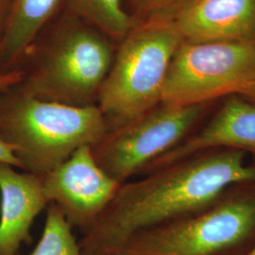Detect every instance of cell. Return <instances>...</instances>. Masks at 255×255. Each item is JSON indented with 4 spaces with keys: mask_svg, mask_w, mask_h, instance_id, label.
Masks as SVG:
<instances>
[{
    "mask_svg": "<svg viewBox=\"0 0 255 255\" xmlns=\"http://www.w3.org/2000/svg\"><path fill=\"white\" fill-rule=\"evenodd\" d=\"M255 182V164L234 148L199 152L122 183L80 246L83 255H118L137 233L202 209L230 188Z\"/></svg>",
    "mask_w": 255,
    "mask_h": 255,
    "instance_id": "1",
    "label": "cell"
},
{
    "mask_svg": "<svg viewBox=\"0 0 255 255\" xmlns=\"http://www.w3.org/2000/svg\"><path fill=\"white\" fill-rule=\"evenodd\" d=\"M107 130L98 105L40 100L16 86L0 93V133L28 173L44 177L78 148L95 146Z\"/></svg>",
    "mask_w": 255,
    "mask_h": 255,
    "instance_id": "2",
    "label": "cell"
},
{
    "mask_svg": "<svg viewBox=\"0 0 255 255\" xmlns=\"http://www.w3.org/2000/svg\"><path fill=\"white\" fill-rule=\"evenodd\" d=\"M182 42V37L166 18L138 23L120 41L97 104L108 130L141 117L161 103L168 66Z\"/></svg>",
    "mask_w": 255,
    "mask_h": 255,
    "instance_id": "3",
    "label": "cell"
},
{
    "mask_svg": "<svg viewBox=\"0 0 255 255\" xmlns=\"http://www.w3.org/2000/svg\"><path fill=\"white\" fill-rule=\"evenodd\" d=\"M68 14L16 87L40 100L94 106L116 51L110 38Z\"/></svg>",
    "mask_w": 255,
    "mask_h": 255,
    "instance_id": "4",
    "label": "cell"
},
{
    "mask_svg": "<svg viewBox=\"0 0 255 255\" xmlns=\"http://www.w3.org/2000/svg\"><path fill=\"white\" fill-rule=\"evenodd\" d=\"M255 237V182L130 237L118 255H236Z\"/></svg>",
    "mask_w": 255,
    "mask_h": 255,
    "instance_id": "5",
    "label": "cell"
},
{
    "mask_svg": "<svg viewBox=\"0 0 255 255\" xmlns=\"http://www.w3.org/2000/svg\"><path fill=\"white\" fill-rule=\"evenodd\" d=\"M255 77V40L182 41L168 66L161 102L208 104L237 95Z\"/></svg>",
    "mask_w": 255,
    "mask_h": 255,
    "instance_id": "6",
    "label": "cell"
},
{
    "mask_svg": "<svg viewBox=\"0 0 255 255\" xmlns=\"http://www.w3.org/2000/svg\"><path fill=\"white\" fill-rule=\"evenodd\" d=\"M209 104L161 102L141 117L107 130L92 146L95 160L117 182H128L191 134Z\"/></svg>",
    "mask_w": 255,
    "mask_h": 255,
    "instance_id": "7",
    "label": "cell"
},
{
    "mask_svg": "<svg viewBox=\"0 0 255 255\" xmlns=\"http://www.w3.org/2000/svg\"><path fill=\"white\" fill-rule=\"evenodd\" d=\"M42 181L49 204L57 205L83 235L96 224L121 185L99 165L89 146L78 148Z\"/></svg>",
    "mask_w": 255,
    "mask_h": 255,
    "instance_id": "8",
    "label": "cell"
},
{
    "mask_svg": "<svg viewBox=\"0 0 255 255\" xmlns=\"http://www.w3.org/2000/svg\"><path fill=\"white\" fill-rule=\"evenodd\" d=\"M162 18L186 42L255 40V0H188Z\"/></svg>",
    "mask_w": 255,
    "mask_h": 255,
    "instance_id": "9",
    "label": "cell"
},
{
    "mask_svg": "<svg viewBox=\"0 0 255 255\" xmlns=\"http://www.w3.org/2000/svg\"><path fill=\"white\" fill-rule=\"evenodd\" d=\"M214 148H234L255 154V104L232 95L201 129L156 159L142 174Z\"/></svg>",
    "mask_w": 255,
    "mask_h": 255,
    "instance_id": "10",
    "label": "cell"
},
{
    "mask_svg": "<svg viewBox=\"0 0 255 255\" xmlns=\"http://www.w3.org/2000/svg\"><path fill=\"white\" fill-rule=\"evenodd\" d=\"M42 177L0 163V255H18L30 241V229L46 209Z\"/></svg>",
    "mask_w": 255,
    "mask_h": 255,
    "instance_id": "11",
    "label": "cell"
},
{
    "mask_svg": "<svg viewBox=\"0 0 255 255\" xmlns=\"http://www.w3.org/2000/svg\"><path fill=\"white\" fill-rule=\"evenodd\" d=\"M66 0H9L0 40V74L13 70L40 31Z\"/></svg>",
    "mask_w": 255,
    "mask_h": 255,
    "instance_id": "12",
    "label": "cell"
},
{
    "mask_svg": "<svg viewBox=\"0 0 255 255\" xmlns=\"http://www.w3.org/2000/svg\"><path fill=\"white\" fill-rule=\"evenodd\" d=\"M65 7L111 40L121 41L138 24L124 9L123 0H66Z\"/></svg>",
    "mask_w": 255,
    "mask_h": 255,
    "instance_id": "13",
    "label": "cell"
},
{
    "mask_svg": "<svg viewBox=\"0 0 255 255\" xmlns=\"http://www.w3.org/2000/svg\"><path fill=\"white\" fill-rule=\"evenodd\" d=\"M72 230L61 209L50 203L46 208L42 237L29 255H83Z\"/></svg>",
    "mask_w": 255,
    "mask_h": 255,
    "instance_id": "14",
    "label": "cell"
},
{
    "mask_svg": "<svg viewBox=\"0 0 255 255\" xmlns=\"http://www.w3.org/2000/svg\"><path fill=\"white\" fill-rule=\"evenodd\" d=\"M187 1L188 0H129L133 8L132 17L137 23L165 17Z\"/></svg>",
    "mask_w": 255,
    "mask_h": 255,
    "instance_id": "15",
    "label": "cell"
},
{
    "mask_svg": "<svg viewBox=\"0 0 255 255\" xmlns=\"http://www.w3.org/2000/svg\"><path fill=\"white\" fill-rule=\"evenodd\" d=\"M25 77V70L15 68L6 73L0 74V92H5L20 84Z\"/></svg>",
    "mask_w": 255,
    "mask_h": 255,
    "instance_id": "16",
    "label": "cell"
},
{
    "mask_svg": "<svg viewBox=\"0 0 255 255\" xmlns=\"http://www.w3.org/2000/svg\"><path fill=\"white\" fill-rule=\"evenodd\" d=\"M2 93V92H0ZM0 163L10 164L21 170V166L17 158L14 155L13 148L4 140L0 133Z\"/></svg>",
    "mask_w": 255,
    "mask_h": 255,
    "instance_id": "17",
    "label": "cell"
},
{
    "mask_svg": "<svg viewBox=\"0 0 255 255\" xmlns=\"http://www.w3.org/2000/svg\"><path fill=\"white\" fill-rule=\"evenodd\" d=\"M237 95L255 104V77L254 80L243 86Z\"/></svg>",
    "mask_w": 255,
    "mask_h": 255,
    "instance_id": "18",
    "label": "cell"
},
{
    "mask_svg": "<svg viewBox=\"0 0 255 255\" xmlns=\"http://www.w3.org/2000/svg\"><path fill=\"white\" fill-rule=\"evenodd\" d=\"M8 4H9V0H0V40L2 36L6 16H7Z\"/></svg>",
    "mask_w": 255,
    "mask_h": 255,
    "instance_id": "19",
    "label": "cell"
},
{
    "mask_svg": "<svg viewBox=\"0 0 255 255\" xmlns=\"http://www.w3.org/2000/svg\"><path fill=\"white\" fill-rule=\"evenodd\" d=\"M244 255H255V242L254 246L252 247Z\"/></svg>",
    "mask_w": 255,
    "mask_h": 255,
    "instance_id": "20",
    "label": "cell"
}]
</instances>
